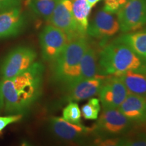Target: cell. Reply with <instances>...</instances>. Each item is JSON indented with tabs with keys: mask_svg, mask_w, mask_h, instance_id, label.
Here are the masks:
<instances>
[{
	"mask_svg": "<svg viewBox=\"0 0 146 146\" xmlns=\"http://www.w3.org/2000/svg\"><path fill=\"white\" fill-rule=\"evenodd\" d=\"M44 70L43 64L34 62L21 74L1 80L7 114H23L34 104L41 94Z\"/></svg>",
	"mask_w": 146,
	"mask_h": 146,
	"instance_id": "cell-1",
	"label": "cell"
},
{
	"mask_svg": "<svg viewBox=\"0 0 146 146\" xmlns=\"http://www.w3.org/2000/svg\"><path fill=\"white\" fill-rule=\"evenodd\" d=\"M98 66L100 75L119 76L128 72L146 74V59L127 45L115 41L100 51Z\"/></svg>",
	"mask_w": 146,
	"mask_h": 146,
	"instance_id": "cell-2",
	"label": "cell"
},
{
	"mask_svg": "<svg viewBox=\"0 0 146 146\" xmlns=\"http://www.w3.org/2000/svg\"><path fill=\"white\" fill-rule=\"evenodd\" d=\"M89 46L85 36L69 41L60 56L53 62L54 81L68 89L81 81V62Z\"/></svg>",
	"mask_w": 146,
	"mask_h": 146,
	"instance_id": "cell-3",
	"label": "cell"
},
{
	"mask_svg": "<svg viewBox=\"0 0 146 146\" xmlns=\"http://www.w3.org/2000/svg\"><path fill=\"white\" fill-rule=\"evenodd\" d=\"M36 53L28 46L16 47L0 61V78L8 79L27 70L35 62Z\"/></svg>",
	"mask_w": 146,
	"mask_h": 146,
	"instance_id": "cell-4",
	"label": "cell"
},
{
	"mask_svg": "<svg viewBox=\"0 0 146 146\" xmlns=\"http://www.w3.org/2000/svg\"><path fill=\"white\" fill-rule=\"evenodd\" d=\"M69 42L64 32L52 25L45 26L39 34V43L43 59L53 62L60 56Z\"/></svg>",
	"mask_w": 146,
	"mask_h": 146,
	"instance_id": "cell-5",
	"label": "cell"
},
{
	"mask_svg": "<svg viewBox=\"0 0 146 146\" xmlns=\"http://www.w3.org/2000/svg\"><path fill=\"white\" fill-rule=\"evenodd\" d=\"M116 14L122 32L139 30L146 25V0H129Z\"/></svg>",
	"mask_w": 146,
	"mask_h": 146,
	"instance_id": "cell-6",
	"label": "cell"
},
{
	"mask_svg": "<svg viewBox=\"0 0 146 146\" xmlns=\"http://www.w3.org/2000/svg\"><path fill=\"white\" fill-rule=\"evenodd\" d=\"M132 124L118 108L103 109L94 130L103 136H116L129 131Z\"/></svg>",
	"mask_w": 146,
	"mask_h": 146,
	"instance_id": "cell-7",
	"label": "cell"
},
{
	"mask_svg": "<svg viewBox=\"0 0 146 146\" xmlns=\"http://www.w3.org/2000/svg\"><path fill=\"white\" fill-rule=\"evenodd\" d=\"M50 25L64 32L69 41L80 36L72 13V0H58L48 21Z\"/></svg>",
	"mask_w": 146,
	"mask_h": 146,
	"instance_id": "cell-8",
	"label": "cell"
},
{
	"mask_svg": "<svg viewBox=\"0 0 146 146\" xmlns=\"http://www.w3.org/2000/svg\"><path fill=\"white\" fill-rule=\"evenodd\" d=\"M129 94L125 85L117 76L106 77L99 92L103 109L118 108Z\"/></svg>",
	"mask_w": 146,
	"mask_h": 146,
	"instance_id": "cell-9",
	"label": "cell"
},
{
	"mask_svg": "<svg viewBox=\"0 0 146 146\" xmlns=\"http://www.w3.org/2000/svg\"><path fill=\"white\" fill-rule=\"evenodd\" d=\"M120 31L118 20L104 10L98 11L89 25L87 34L98 39H107Z\"/></svg>",
	"mask_w": 146,
	"mask_h": 146,
	"instance_id": "cell-10",
	"label": "cell"
},
{
	"mask_svg": "<svg viewBox=\"0 0 146 146\" xmlns=\"http://www.w3.org/2000/svg\"><path fill=\"white\" fill-rule=\"evenodd\" d=\"M50 131L55 137L64 141H77L85 137L94 128H88L80 124H73L63 118L51 117L50 119Z\"/></svg>",
	"mask_w": 146,
	"mask_h": 146,
	"instance_id": "cell-11",
	"label": "cell"
},
{
	"mask_svg": "<svg viewBox=\"0 0 146 146\" xmlns=\"http://www.w3.org/2000/svg\"><path fill=\"white\" fill-rule=\"evenodd\" d=\"M25 26V18L18 7L0 11V39L21 34Z\"/></svg>",
	"mask_w": 146,
	"mask_h": 146,
	"instance_id": "cell-12",
	"label": "cell"
},
{
	"mask_svg": "<svg viewBox=\"0 0 146 146\" xmlns=\"http://www.w3.org/2000/svg\"><path fill=\"white\" fill-rule=\"evenodd\" d=\"M106 78V76L98 74L94 78L77 82L66 89L67 101L81 102L98 95Z\"/></svg>",
	"mask_w": 146,
	"mask_h": 146,
	"instance_id": "cell-13",
	"label": "cell"
},
{
	"mask_svg": "<svg viewBox=\"0 0 146 146\" xmlns=\"http://www.w3.org/2000/svg\"><path fill=\"white\" fill-rule=\"evenodd\" d=\"M118 109L132 123L146 122V98L129 94Z\"/></svg>",
	"mask_w": 146,
	"mask_h": 146,
	"instance_id": "cell-14",
	"label": "cell"
},
{
	"mask_svg": "<svg viewBox=\"0 0 146 146\" xmlns=\"http://www.w3.org/2000/svg\"><path fill=\"white\" fill-rule=\"evenodd\" d=\"M127 45L141 58L146 59V29L137 32L126 33L115 40Z\"/></svg>",
	"mask_w": 146,
	"mask_h": 146,
	"instance_id": "cell-15",
	"label": "cell"
},
{
	"mask_svg": "<svg viewBox=\"0 0 146 146\" xmlns=\"http://www.w3.org/2000/svg\"><path fill=\"white\" fill-rule=\"evenodd\" d=\"M117 76L123 81L129 94L146 98V74L128 72Z\"/></svg>",
	"mask_w": 146,
	"mask_h": 146,
	"instance_id": "cell-16",
	"label": "cell"
},
{
	"mask_svg": "<svg viewBox=\"0 0 146 146\" xmlns=\"http://www.w3.org/2000/svg\"><path fill=\"white\" fill-rule=\"evenodd\" d=\"M72 13L78 32L80 35L85 36L89 27L88 18L91 7L87 0H72Z\"/></svg>",
	"mask_w": 146,
	"mask_h": 146,
	"instance_id": "cell-17",
	"label": "cell"
},
{
	"mask_svg": "<svg viewBox=\"0 0 146 146\" xmlns=\"http://www.w3.org/2000/svg\"><path fill=\"white\" fill-rule=\"evenodd\" d=\"M99 54L93 47L88 46L81 62V81L98 75Z\"/></svg>",
	"mask_w": 146,
	"mask_h": 146,
	"instance_id": "cell-18",
	"label": "cell"
},
{
	"mask_svg": "<svg viewBox=\"0 0 146 146\" xmlns=\"http://www.w3.org/2000/svg\"><path fill=\"white\" fill-rule=\"evenodd\" d=\"M58 0H30L29 8L36 16L48 21Z\"/></svg>",
	"mask_w": 146,
	"mask_h": 146,
	"instance_id": "cell-19",
	"label": "cell"
},
{
	"mask_svg": "<svg viewBox=\"0 0 146 146\" xmlns=\"http://www.w3.org/2000/svg\"><path fill=\"white\" fill-rule=\"evenodd\" d=\"M100 100L96 98H89L87 104L83 106L81 112L84 118L87 120H96L98 118L100 111Z\"/></svg>",
	"mask_w": 146,
	"mask_h": 146,
	"instance_id": "cell-20",
	"label": "cell"
},
{
	"mask_svg": "<svg viewBox=\"0 0 146 146\" xmlns=\"http://www.w3.org/2000/svg\"><path fill=\"white\" fill-rule=\"evenodd\" d=\"M81 112L77 103L70 102L62 111V118L66 121L73 124L81 123Z\"/></svg>",
	"mask_w": 146,
	"mask_h": 146,
	"instance_id": "cell-21",
	"label": "cell"
},
{
	"mask_svg": "<svg viewBox=\"0 0 146 146\" xmlns=\"http://www.w3.org/2000/svg\"><path fill=\"white\" fill-rule=\"evenodd\" d=\"M117 145L146 146V135H141L127 139H118Z\"/></svg>",
	"mask_w": 146,
	"mask_h": 146,
	"instance_id": "cell-22",
	"label": "cell"
},
{
	"mask_svg": "<svg viewBox=\"0 0 146 146\" xmlns=\"http://www.w3.org/2000/svg\"><path fill=\"white\" fill-rule=\"evenodd\" d=\"M23 114H10L7 116H0V136L2 135L4 129L11 124H14L21 121Z\"/></svg>",
	"mask_w": 146,
	"mask_h": 146,
	"instance_id": "cell-23",
	"label": "cell"
},
{
	"mask_svg": "<svg viewBox=\"0 0 146 146\" xmlns=\"http://www.w3.org/2000/svg\"><path fill=\"white\" fill-rule=\"evenodd\" d=\"M127 2L126 0H105L104 10L111 14L117 13Z\"/></svg>",
	"mask_w": 146,
	"mask_h": 146,
	"instance_id": "cell-24",
	"label": "cell"
},
{
	"mask_svg": "<svg viewBox=\"0 0 146 146\" xmlns=\"http://www.w3.org/2000/svg\"><path fill=\"white\" fill-rule=\"evenodd\" d=\"M21 3V0H0V11L18 7Z\"/></svg>",
	"mask_w": 146,
	"mask_h": 146,
	"instance_id": "cell-25",
	"label": "cell"
},
{
	"mask_svg": "<svg viewBox=\"0 0 146 146\" xmlns=\"http://www.w3.org/2000/svg\"><path fill=\"white\" fill-rule=\"evenodd\" d=\"M4 106V102H3V97L2 91H1V82H0V111L3 108Z\"/></svg>",
	"mask_w": 146,
	"mask_h": 146,
	"instance_id": "cell-26",
	"label": "cell"
},
{
	"mask_svg": "<svg viewBox=\"0 0 146 146\" xmlns=\"http://www.w3.org/2000/svg\"><path fill=\"white\" fill-rule=\"evenodd\" d=\"M100 1H101V0H87V1L89 3V5H91V8L95 6V5L99 2Z\"/></svg>",
	"mask_w": 146,
	"mask_h": 146,
	"instance_id": "cell-27",
	"label": "cell"
},
{
	"mask_svg": "<svg viewBox=\"0 0 146 146\" xmlns=\"http://www.w3.org/2000/svg\"><path fill=\"white\" fill-rule=\"evenodd\" d=\"M126 1H129V0H126Z\"/></svg>",
	"mask_w": 146,
	"mask_h": 146,
	"instance_id": "cell-28",
	"label": "cell"
}]
</instances>
